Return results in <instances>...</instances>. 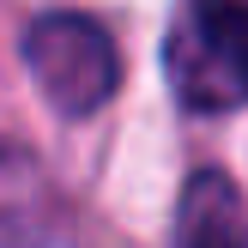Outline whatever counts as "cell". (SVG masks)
<instances>
[{
	"label": "cell",
	"mask_w": 248,
	"mask_h": 248,
	"mask_svg": "<svg viewBox=\"0 0 248 248\" xmlns=\"http://www.w3.org/2000/svg\"><path fill=\"white\" fill-rule=\"evenodd\" d=\"M0 248H67V206L12 140H0Z\"/></svg>",
	"instance_id": "3"
},
{
	"label": "cell",
	"mask_w": 248,
	"mask_h": 248,
	"mask_svg": "<svg viewBox=\"0 0 248 248\" xmlns=\"http://www.w3.org/2000/svg\"><path fill=\"white\" fill-rule=\"evenodd\" d=\"M164 61L188 109L248 103V0H176Z\"/></svg>",
	"instance_id": "1"
},
{
	"label": "cell",
	"mask_w": 248,
	"mask_h": 248,
	"mask_svg": "<svg viewBox=\"0 0 248 248\" xmlns=\"http://www.w3.org/2000/svg\"><path fill=\"white\" fill-rule=\"evenodd\" d=\"M24 67L61 115H97L121 85L115 36L85 12H43L24 31Z\"/></svg>",
	"instance_id": "2"
},
{
	"label": "cell",
	"mask_w": 248,
	"mask_h": 248,
	"mask_svg": "<svg viewBox=\"0 0 248 248\" xmlns=\"http://www.w3.org/2000/svg\"><path fill=\"white\" fill-rule=\"evenodd\" d=\"M182 248H248V206L224 170H194L182 188Z\"/></svg>",
	"instance_id": "4"
}]
</instances>
